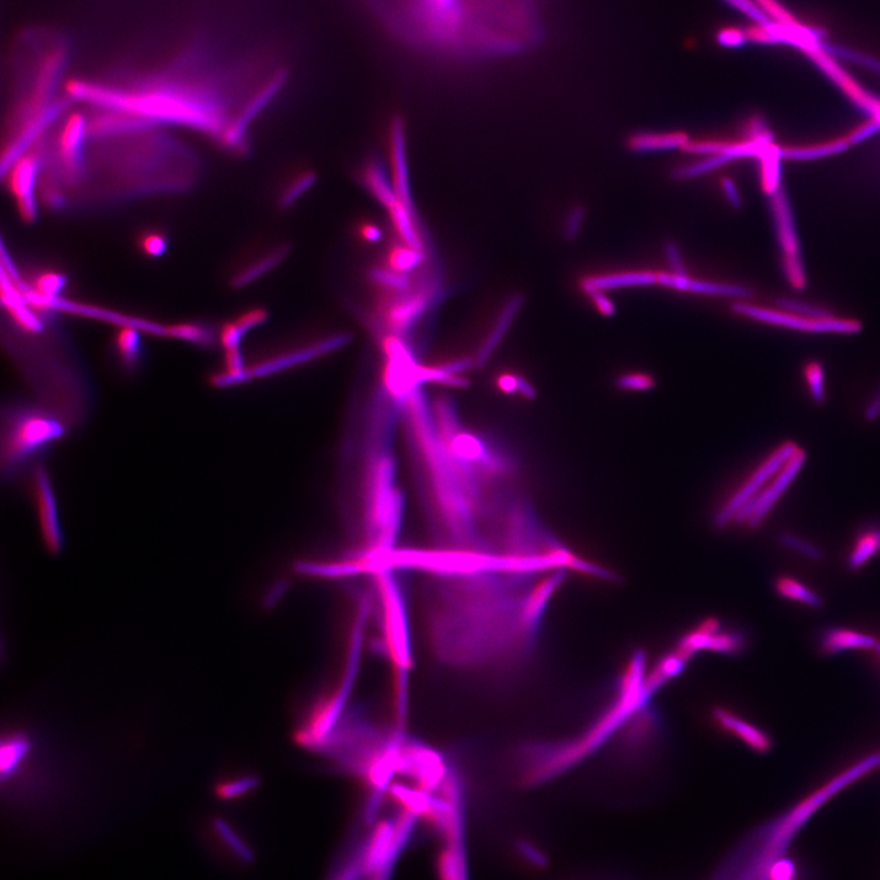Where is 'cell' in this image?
I'll return each instance as SVG.
<instances>
[{"label":"cell","instance_id":"obj_1","mask_svg":"<svg viewBox=\"0 0 880 880\" xmlns=\"http://www.w3.org/2000/svg\"><path fill=\"white\" fill-rule=\"evenodd\" d=\"M566 572L478 571L426 576L423 635L434 660L461 673L521 667L537 647L544 616Z\"/></svg>","mask_w":880,"mask_h":880},{"label":"cell","instance_id":"obj_2","mask_svg":"<svg viewBox=\"0 0 880 880\" xmlns=\"http://www.w3.org/2000/svg\"><path fill=\"white\" fill-rule=\"evenodd\" d=\"M401 46L447 62H470L525 44L526 0H362Z\"/></svg>","mask_w":880,"mask_h":880},{"label":"cell","instance_id":"obj_3","mask_svg":"<svg viewBox=\"0 0 880 880\" xmlns=\"http://www.w3.org/2000/svg\"><path fill=\"white\" fill-rule=\"evenodd\" d=\"M189 54L170 66L129 82L68 79L65 96L95 109L130 114L153 126L176 125L214 137L225 147L239 150L245 137L227 108L216 84L186 69Z\"/></svg>","mask_w":880,"mask_h":880},{"label":"cell","instance_id":"obj_4","mask_svg":"<svg viewBox=\"0 0 880 880\" xmlns=\"http://www.w3.org/2000/svg\"><path fill=\"white\" fill-rule=\"evenodd\" d=\"M873 768L871 758L862 759L823 788L797 803L790 811L764 825L725 863L713 880H768L770 868L785 855L791 840L808 819L839 791L871 772Z\"/></svg>","mask_w":880,"mask_h":880},{"label":"cell","instance_id":"obj_5","mask_svg":"<svg viewBox=\"0 0 880 880\" xmlns=\"http://www.w3.org/2000/svg\"><path fill=\"white\" fill-rule=\"evenodd\" d=\"M69 59V46L65 41L43 44L33 64L29 86L11 114L10 137L3 147V170L42 139L43 132L68 107L70 99L59 98V87L65 84L62 81Z\"/></svg>","mask_w":880,"mask_h":880},{"label":"cell","instance_id":"obj_6","mask_svg":"<svg viewBox=\"0 0 880 880\" xmlns=\"http://www.w3.org/2000/svg\"><path fill=\"white\" fill-rule=\"evenodd\" d=\"M64 434V427L57 418L40 410H21L11 417L9 431L4 439L3 460L10 466L29 458Z\"/></svg>","mask_w":880,"mask_h":880},{"label":"cell","instance_id":"obj_7","mask_svg":"<svg viewBox=\"0 0 880 880\" xmlns=\"http://www.w3.org/2000/svg\"><path fill=\"white\" fill-rule=\"evenodd\" d=\"M88 137V115L85 113L71 112L60 125L55 154L60 178L70 185L80 183L84 178Z\"/></svg>","mask_w":880,"mask_h":880},{"label":"cell","instance_id":"obj_8","mask_svg":"<svg viewBox=\"0 0 880 880\" xmlns=\"http://www.w3.org/2000/svg\"><path fill=\"white\" fill-rule=\"evenodd\" d=\"M40 147H29L19 154L3 172L8 170V186L20 217L26 223L38 216L37 185L42 167Z\"/></svg>","mask_w":880,"mask_h":880},{"label":"cell","instance_id":"obj_9","mask_svg":"<svg viewBox=\"0 0 880 880\" xmlns=\"http://www.w3.org/2000/svg\"><path fill=\"white\" fill-rule=\"evenodd\" d=\"M807 460L806 451L800 449L788 464L773 478L761 492L742 506L735 516L739 524H746L751 528H758L767 519L770 511L778 504L779 500L788 491L789 487L800 475Z\"/></svg>","mask_w":880,"mask_h":880},{"label":"cell","instance_id":"obj_10","mask_svg":"<svg viewBox=\"0 0 880 880\" xmlns=\"http://www.w3.org/2000/svg\"><path fill=\"white\" fill-rule=\"evenodd\" d=\"M799 450V445L794 442H785L778 449H775L774 453L753 473L750 480L720 509L717 517H715V525L717 527H724L730 521H734L736 514L739 513L742 506L761 492L772 481V478L777 476L781 469L794 458Z\"/></svg>","mask_w":880,"mask_h":880},{"label":"cell","instance_id":"obj_11","mask_svg":"<svg viewBox=\"0 0 880 880\" xmlns=\"http://www.w3.org/2000/svg\"><path fill=\"white\" fill-rule=\"evenodd\" d=\"M733 310L739 315L773 324V326L801 330V332L807 333L856 334L862 328L860 322L851 321V319L808 318L794 315V313L777 312L746 304H737Z\"/></svg>","mask_w":880,"mask_h":880},{"label":"cell","instance_id":"obj_12","mask_svg":"<svg viewBox=\"0 0 880 880\" xmlns=\"http://www.w3.org/2000/svg\"><path fill=\"white\" fill-rule=\"evenodd\" d=\"M33 491H35L43 542L49 552L54 555L60 554L64 548V537L59 521L57 500L47 471L42 466H38L33 475Z\"/></svg>","mask_w":880,"mask_h":880},{"label":"cell","instance_id":"obj_13","mask_svg":"<svg viewBox=\"0 0 880 880\" xmlns=\"http://www.w3.org/2000/svg\"><path fill=\"white\" fill-rule=\"evenodd\" d=\"M20 274L16 271L11 258L3 255L2 266V302L5 310L16 326L26 333H41L43 323L41 316L26 301L20 285Z\"/></svg>","mask_w":880,"mask_h":880},{"label":"cell","instance_id":"obj_14","mask_svg":"<svg viewBox=\"0 0 880 880\" xmlns=\"http://www.w3.org/2000/svg\"><path fill=\"white\" fill-rule=\"evenodd\" d=\"M349 340L350 335L348 334L334 335V337L319 341L315 345L306 346L304 349L295 351L293 354L280 356L272 361L264 362L262 365L247 368L244 382L251 381L253 378L267 376L269 373L282 371L284 368L293 367L305 361L317 359V357L327 354V352L341 348Z\"/></svg>","mask_w":880,"mask_h":880},{"label":"cell","instance_id":"obj_15","mask_svg":"<svg viewBox=\"0 0 880 880\" xmlns=\"http://www.w3.org/2000/svg\"><path fill=\"white\" fill-rule=\"evenodd\" d=\"M429 306H431V296L427 293L405 296L395 301L388 307L385 315L389 328L394 332L392 335L401 339V334L415 326L426 315Z\"/></svg>","mask_w":880,"mask_h":880},{"label":"cell","instance_id":"obj_16","mask_svg":"<svg viewBox=\"0 0 880 880\" xmlns=\"http://www.w3.org/2000/svg\"><path fill=\"white\" fill-rule=\"evenodd\" d=\"M390 153H392L393 183L400 202L414 211L410 189L409 168H407L404 121L395 118L390 132Z\"/></svg>","mask_w":880,"mask_h":880},{"label":"cell","instance_id":"obj_17","mask_svg":"<svg viewBox=\"0 0 880 880\" xmlns=\"http://www.w3.org/2000/svg\"><path fill=\"white\" fill-rule=\"evenodd\" d=\"M818 647L823 656H836L851 649H874L878 641L871 635L863 634L843 626H827L819 632Z\"/></svg>","mask_w":880,"mask_h":880},{"label":"cell","instance_id":"obj_18","mask_svg":"<svg viewBox=\"0 0 880 880\" xmlns=\"http://www.w3.org/2000/svg\"><path fill=\"white\" fill-rule=\"evenodd\" d=\"M363 184L370 191V194L387 209L392 208L398 203L399 196L395 190L394 183L383 165L377 161H373L366 165L362 173Z\"/></svg>","mask_w":880,"mask_h":880},{"label":"cell","instance_id":"obj_19","mask_svg":"<svg viewBox=\"0 0 880 880\" xmlns=\"http://www.w3.org/2000/svg\"><path fill=\"white\" fill-rule=\"evenodd\" d=\"M718 717L726 728L735 731L759 755H767V753L772 751L774 746L772 739H770L767 733L758 729L757 726L748 724L744 720L724 711L718 712Z\"/></svg>","mask_w":880,"mask_h":880},{"label":"cell","instance_id":"obj_20","mask_svg":"<svg viewBox=\"0 0 880 880\" xmlns=\"http://www.w3.org/2000/svg\"><path fill=\"white\" fill-rule=\"evenodd\" d=\"M31 751V741L25 735L5 737L0 748V770L3 780L13 777Z\"/></svg>","mask_w":880,"mask_h":880},{"label":"cell","instance_id":"obj_21","mask_svg":"<svg viewBox=\"0 0 880 880\" xmlns=\"http://www.w3.org/2000/svg\"><path fill=\"white\" fill-rule=\"evenodd\" d=\"M878 555H880V526L866 528L856 537L846 560L847 568L858 571Z\"/></svg>","mask_w":880,"mask_h":880},{"label":"cell","instance_id":"obj_22","mask_svg":"<svg viewBox=\"0 0 880 880\" xmlns=\"http://www.w3.org/2000/svg\"><path fill=\"white\" fill-rule=\"evenodd\" d=\"M773 587L775 593L781 598L807 605V607L816 610H821L824 607L822 597L805 583L796 580L795 577L780 575L774 580Z\"/></svg>","mask_w":880,"mask_h":880},{"label":"cell","instance_id":"obj_23","mask_svg":"<svg viewBox=\"0 0 880 880\" xmlns=\"http://www.w3.org/2000/svg\"><path fill=\"white\" fill-rule=\"evenodd\" d=\"M212 832L223 849L235 857L236 860L244 863L252 862L253 852L251 847L245 843V840L236 833V830L225 819H213Z\"/></svg>","mask_w":880,"mask_h":880},{"label":"cell","instance_id":"obj_24","mask_svg":"<svg viewBox=\"0 0 880 880\" xmlns=\"http://www.w3.org/2000/svg\"><path fill=\"white\" fill-rule=\"evenodd\" d=\"M388 212L396 234L399 235L403 245L423 251L422 238L418 233L414 216H412L414 211L399 201L392 208H389Z\"/></svg>","mask_w":880,"mask_h":880},{"label":"cell","instance_id":"obj_25","mask_svg":"<svg viewBox=\"0 0 880 880\" xmlns=\"http://www.w3.org/2000/svg\"><path fill=\"white\" fill-rule=\"evenodd\" d=\"M658 282V275L649 272L624 273L588 279L586 289L594 291L626 288V286L651 285Z\"/></svg>","mask_w":880,"mask_h":880},{"label":"cell","instance_id":"obj_26","mask_svg":"<svg viewBox=\"0 0 880 880\" xmlns=\"http://www.w3.org/2000/svg\"><path fill=\"white\" fill-rule=\"evenodd\" d=\"M141 330L135 327L124 326L119 327L115 334V349L118 356L126 368H136L140 362L142 344L140 337Z\"/></svg>","mask_w":880,"mask_h":880},{"label":"cell","instance_id":"obj_27","mask_svg":"<svg viewBox=\"0 0 880 880\" xmlns=\"http://www.w3.org/2000/svg\"><path fill=\"white\" fill-rule=\"evenodd\" d=\"M167 337L203 346V348H207V346L213 343L212 330L200 323L184 322L170 324V326H167Z\"/></svg>","mask_w":880,"mask_h":880},{"label":"cell","instance_id":"obj_28","mask_svg":"<svg viewBox=\"0 0 880 880\" xmlns=\"http://www.w3.org/2000/svg\"><path fill=\"white\" fill-rule=\"evenodd\" d=\"M522 304L521 297L517 296L514 299H511L508 302V305L504 308L502 315H500L499 322L497 326L493 329L491 335L487 339L486 343L482 346L480 354H478L477 362L486 361L487 357L492 354V351L495 349V346L498 345L499 341L502 340L506 329L509 328L511 321H513L516 312L519 311V308Z\"/></svg>","mask_w":880,"mask_h":880},{"label":"cell","instance_id":"obj_29","mask_svg":"<svg viewBox=\"0 0 880 880\" xmlns=\"http://www.w3.org/2000/svg\"><path fill=\"white\" fill-rule=\"evenodd\" d=\"M288 249L286 247H282V249H278L271 253V255L262 258V260L253 264V266L246 269V271L242 272L238 275V278L234 280V285L236 286H244L246 284H250L253 280H257L261 278L263 274L271 272L274 267H277L280 262L284 260L286 255H288Z\"/></svg>","mask_w":880,"mask_h":880},{"label":"cell","instance_id":"obj_30","mask_svg":"<svg viewBox=\"0 0 880 880\" xmlns=\"http://www.w3.org/2000/svg\"><path fill=\"white\" fill-rule=\"evenodd\" d=\"M778 543L781 547L792 550V552L800 554L807 559L813 561H821L824 559V552L821 548L816 546V544L807 541V539L796 535V533L781 532L778 536Z\"/></svg>","mask_w":880,"mask_h":880},{"label":"cell","instance_id":"obj_31","mask_svg":"<svg viewBox=\"0 0 880 880\" xmlns=\"http://www.w3.org/2000/svg\"><path fill=\"white\" fill-rule=\"evenodd\" d=\"M803 374H805L807 387L810 390L813 403L822 406L825 403V399H827L824 366L818 361L807 362L805 367H803Z\"/></svg>","mask_w":880,"mask_h":880},{"label":"cell","instance_id":"obj_32","mask_svg":"<svg viewBox=\"0 0 880 880\" xmlns=\"http://www.w3.org/2000/svg\"><path fill=\"white\" fill-rule=\"evenodd\" d=\"M258 783H260V780L256 777H252V775L225 780L216 786V794L220 800L224 801L239 799V797L255 790Z\"/></svg>","mask_w":880,"mask_h":880},{"label":"cell","instance_id":"obj_33","mask_svg":"<svg viewBox=\"0 0 880 880\" xmlns=\"http://www.w3.org/2000/svg\"><path fill=\"white\" fill-rule=\"evenodd\" d=\"M423 251L411 249L405 245L395 247L389 255V268L407 274L414 271L423 262Z\"/></svg>","mask_w":880,"mask_h":880},{"label":"cell","instance_id":"obj_34","mask_svg":"<svg viewBox=\"0 0 880 880\" xmlns=\"http://www.w3.org/2000/svg\"><path fill=\"white\" fill-rule=\"evenodd\" d=\"M770 22L780 26H794L800 21L779 0H752Z\"/></svg>","mask_w":880,"mask_h":880},{"label":"cell","instance_id":"obj_35","mask_svg":"<svg viewBox=\"0 0 880 880\" xmlns=\"http://www.w3.org/2000/svg\"><path fill=\"white\" fill-rule=\"evenodd\" d=\"M370 277L372 282L388 290L405 291L410 286L409 277L404 273L394 271L392 268H373L370 272Z\"/></svg>","mask_w":880,"mask_h":880},{"label":"cell","instance_id":"obj_36","mask_svg":"<svg viewBox=\"0 0 880 880\" xmlns=\"http://www.w3.org/2000/svg\"><path fill=\"white\" fill-rule=\"evenodd\" d=\"M317 175L313 172H306L296 178L293 183H291L288 189L285 190L282 200H280V206L283 208H289L294 205L296 201H299L302 195H305L306 192L312 189L313 185L316 184Z\"/></svg>","mask_w":880,"mask_h":880},{"label":"cell","instance_id":"obj_37","mask_svg":"<svg viewBox=\"0 0 880 880\" xmlns=\"http://www.w3.org/2000/svg\"><path fill=\"white\" fill-rule=\"evenodd\" d=\"M684 141V137L678 135H643L636 137L634 146L637 150H663L681 146Z\"/></svg>","mask_w":880,"mask_h":880},{"label":"cell","instance_id":"obj_38","mask_svg":"<svg viewBox=\"0 0 880 880\" xmlns=\"http://www.w3.org/2000/svg\"><path fill=\"white\" fill-rule=\"evenodd\" d=\"M139 246L148 257H161L168 250V240L161 231L147 230L139 238Z\"/></svg>","mask_w":880,"mask_h":880},{"label":"cell","instance_id":"obj_39","mask_svg":"<svg viewBox=\"0 0 880 880\" xmlns=\"http://www.w3.org/2000/svg\"><path fill=\"white\" fill-rule=\"evenodd\" d=\"M690 291L698 294L707 295H725V296H745L747 291L739 288V286L713 284L708 282H700V280H692Z\"/></svg>","mask_w":880,"mask_h":880},{"label":"cell","instance_id":"obj_40","mask_svg":"<svg viewBox=\"0 0 880 880\" xmlns=\"http://www.w3.org/2000/svg\"><path fill=\"white\" fill-rule=\"evenodd\" d=\"M768 880H799V868L792 858L784 855L770 868Z\"/></svg>","mask_w":880,"mask_h":880},{"label":"cell","instance_id":"obj_41","mask_svg":"<svg viewBox=\"0 0 880 880\" xmlns=\"http://www.w3.org/2000/svg\"><path fill=\"white\" fill-rule=\"evenodd\" d=\"M781 307L785 308L786 312L794 313V315H799L808 318H830L833 317L832 313L821 307H814L806 304H801L799 301L794 300H781Z\"/></svg>","mask_w":880,"mask_h":880},{"label":"cell","instance_id":"obj_42","mask_svg":"<svg viewBox=\"0 0 880 880\" xmlns=\"http://www.w3.org/2000/svg\"><path fill=\"white\" fill-rule=\"evenodd\" d=\"M715 40L725 48H739L747 42L746 31L736 26H726L715 35Z\"/></svg>","mask_w":880,"mask_h":880},{"label":"cell","instance_id":"obj_43","mask_svg":"<svg viewBox=\"0 0 880 880\" xmlns=\"http://www.w3.org/2000/svg\"><path fill=\"white\" fill-rule=\"evenodd\" d=\"M245 333L242 332L235 321L224 323L219 332L220 345L225 350L240 349V343Z\"/></svg>","mask_w":880,"mask_h":880},{"label":"cell","instance_id":"obj_44","mask_svg":"<svg viewBox=\"0 0 880 880\" xmlns=\"http://www.w3.org/2000/svg\"><path fill=\"white\" fill-rule=\"evenodd\" d=\"M746 31L747 41L759 44H775L772 22H753Z\"/></svg>","mask_w":880,"mask_h":880},{"label":"cell","instance_id":"obj_45","mask_svg":"<svg viewBox=\"0 0 880 880\" xmlns=\"http://www.w3.org/2000/svg\"><path fill=\"white\" fill-rule=\"evenodd\" d=\"M267 318L268 313L266 310H263V308H252V310L242 313V315L234 319V321L238 324L242 332L246 334L247 332H250L251 329L266 322Z\"/></svg>","mask_w":880,"mask_h":880},{"label":"cell","instance_id":"obj_46","mask_svg":"<svg viewBox=\"0 0 880 880\" xmlns=\"http://www.w3.org/2000/svg\"><path fill=\"white\" fill-rule=\"evenodd\" d=\"M725 2L729 3L731 7L741 11L742 14H745L748 18L752 19L753 22L769 21L766 18V15L758 9L757 5L753 3L752 0H725Z\"/></svg>","mask_w":880,"mask_h":880},{"label":"cell","instance_id":"obj_47","mask_svg":"<svg viewBox=\"0 0 880 880\" xmlns=\"http://www.w3.org/2000/svg\"><path fill=\"white\" fill-rule=\"evenodd\" d=\"M691 282L692 280L687 277L686 274L673 273L658 275V283L660 285L676 290L690 291Z\"/></svg>","mask_w":880,"mask_h":880},{"label":"cell","instance_id":"obj_48","mask_svg":"<svg viewBox=\"0 0 880 880\" xmlns=\"http://www.w3.org/2000/svg\"><path fill=\"white\" fill-rule=\"evenodd\" d=\"M583 218H585V213H583L581 208L577 207L572 209L565 223L566 238L574 239L575 236L579 234Z\"/></svg>","mask_w":880,"mask_h":880},{"label":"cell","instance_id":"obj_49","mask_svg":"<svg viewBox=\"0 0 880 880\" xmlns=\"http://www.w3.org/2000/svg\"><path fill=\"white\" fill-rule=\"evenodd\" d=\"M619 384L627 389H648L653 385L651 378L643 376V374H634V376H624L620 378Z\"/></svg>","mask_w":880,"mask_h":880},{"label":"cell","instance_id":"obj_50","mask_svg":"<svg viewBox=\"0 0 880 880\" xmlns=\"http://www.w3.org/2000/svg\"><path fill=\"white\" fill-rule=\"evenodd\" d=\"M366 869L363 866L362 856L356 858L354 862H351L348 868L345 869L343 873L340 874L337 880H361L363 876H366Z\"/></svg>","mask_w":880,"mask_h":880},{"label":"cell","instance_id":"obj_51","mask_svg":"<svg viewBox=\"0 0 880 880\" xmlns=\"http://www.w3.org/2000/svg\"><path fill=\"white\" fill-rule=\"evenodd\" d=\"M863 417L869 423L877 422L880 417V388L863 409Z\"/></svg>","mask_w":880,"mask_h":880},{"label":"cell","instance_id":"obj_52","mask_svg":"<svg viewBox=\"0 0 880 880\" xmlns=\"http://www.w3.org/2000/svg\"><path fill=\"white\" fill-rule=\"evenodd\" d=\"M360 235L362 236L363 240L371 242V244H377V242L383 239L382 229L377 227V225L371 223L362 225L360 229Z\"/></svg>","mask_w":880,"mask_h":880},{"label":"cell","instance_id":"obj_53","mask_svg":"<svg viewBox=\"0 0 880 880\" xmlns=\"http://www.w3.org/2000/svg\"><path fill=\"white\" fill-rule=\"evenodd\" d=\"M665 251H667L668 261L671 264V267H673L674 273L686 274L678 247L674 244H668L667 247H665Z\"/></svg>","mask_w":880,"mask_h":880},{"label":"cell","instance_id":"obj_54","mask_svg":"<svg viewBox=\"0 0 880 880\" xmlns=\"http://www.w3.org/2000/svg\"><path fill=\"white\" fill-rule=\"evenodd\" d=\"M394 863H389V865H385L379 871L373 874L374 880H390V874H392Z\"/></svg>","mask_w":880,"mask_h":880},{"label":"cell","instance_id":"obj_55","mask_svg":"<svg viewBox=\"0 0 880 880\" xmlns=\"http://www.w3.org/2000/svg\"><path fill=\"white\" fill-rule=\"evenodd\" d=\"M724 189L726 191V195H728V197H729V200L731 202H733L734 205H737V202H739V195H737V192H736V189H735V186L733 185V183H731V181H729V180H726L724 183Z\"/></svg>","mask_w":880,"mask_h":880},{"label":"cell","instance_id":"obj_56","mask_svg":"<svg viewBox=\"0 0 880 880\" xmlns=\"http://www.w3.org/2000/svg\"><path fill=\"white\" fill-rule=\"evenodd\" d=\"M874 651H876V654L879 658V663H880V642L877 643V646H876V648H874Z\"/></svg>","mask_w":880,"mask_h":880}]
</instances>
